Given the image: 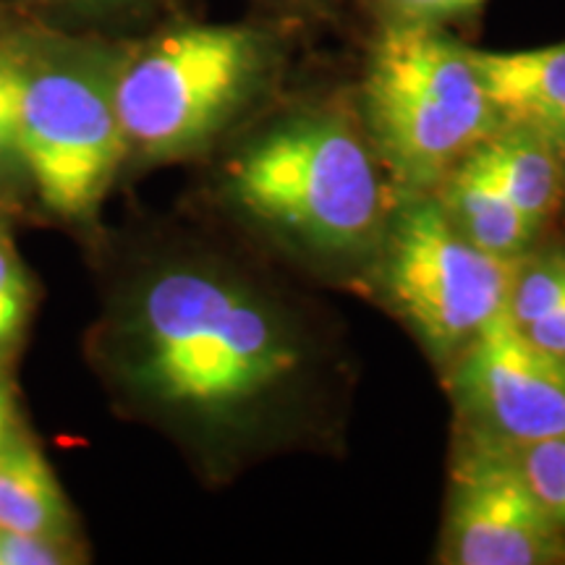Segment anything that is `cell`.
<instances>
[{"label": "cell", "instance_id": "6da1fadb", "mask_svg": "<svg viewBox=\"0 0 565 565\" xmlns=\"http://www.w3.org/2000/svg\"><path fill=\"white\" fill-rule=\"evenodd\" d=\"M103 353L131 404L233 463L320 448L341 429V335L299 288L242 259L147 267L113 303Z\"/></svg>", "mask_w": 565, "mask_h": 565}, {"label": "cell", "instance_id": "7a4b0ae2", "mask_svg": "<svg viewBox=\"0 0 565 565\" xmlns=\"http://www.w3.org/2000/svg\"><path fill=\"white\" fill-rule=\"evenodd\" d=\"M393 179L362 118L341 103L296 108L231 160V202L320 273H372L395 210Z\"/></svg>", "mask_w": 565, "mask_h": 565}, {"label": "cell", "instance_id": "3957f363", "mask_svg": "<svg viewBox=\"0 0 565 565\" xmlns=\"http://www.w3.org/2000/svg\"><path fill=\"white\" fill-rule=\"evenodd\" d=\"M280 42L252 24H186L124 53L116 82L129 154L175 160L204 150L267 95Z\"/></svg>", "mask_w": 565, "mask_h": 565}, {"label": "cell", "instance_id": "277c9868", "mask_svg": "<svg viewBox=\"0 0 565 565\" xmlns=\"http://www.w3.org/2000/svg\"><path fill=\"white\" fill-rule=\"evenodd\" d=\"M359 118L406 194L435 192L500 129L475 51L437 26H380Z\"/></svg>", "mask_w": 565, "mask_h": 565}, {"label": "cell", "instance_id": "5b68a950", "mask_svg": "<svg viewBox=\"0 0 565 565\" xmlns=\"http://www.w3.org/2000/svg\"><path fill=\"white\" fill-rule=\"evenodd\" d=\"M121 58L89 42L32 51L21 92L19 158L55 215L89 217L129 154L116 103Z\"/></svg>", "mask_w": 565, "mask_h": 565}, {"label": "cell", "instance_id": "8992f818", "mask_svg": "<svg viewBox=\"0 0 565 565\" xmlns=\"http://www.w3.org/2000/svg\"><path fill=\"white\" fill-rule=\"evenodd\" d=\"M515 259L463 238L435 192L395 204L370 278L435 362L448 366L505 312Z\"/></svg>", "mask_w": 565, "mask_h": 565}, {"label": "cell", "instance_id": "52a82bcc", "mask_svg": "<svg viewBox=\"0 0 565 565\" xmlns=\"http://www.w3.org/2000/svg\"><path fill=\"white\" fill-rule=\"evenodd\" d=\"M448 372L463 435L508 450L565 435V359L534 345L505 312Z\"/></svg>", "mask_w": 565, "mask_h": 565}, {"label": "cell", "instance_id": "ba28073f", "mask_svg": "<svg viewBox=\"0 0 565 565\" xmlns=\"http://www.w3.org/2000/svg\"><path fill=\"white\" fill-rule=\"evenodd\" d=\"M563 555V529L529 487L515 450L463 435L450 469L440 561L540 565Z\"/></svg>", "mask_w": 565, "mask_h": 565}, {"label": "cell", "instance_id": "9c48e42d", "mask_svg": "<svg viewBox=\"0 0 565 565\" xmlns=\"http://www.w3.org/2000/svg\"><path fill=\"white\" fill-rule=\"evenodd\" d=\"M500 126L545 139L565 160V42L534 51H475Z\"/></svg>", "mask_w": 565, "mask_h": 565}, {"label": "cell", "instance_id": "30bf717a", "mask_svg": "<svg viewBox=\"0 0 565 565\" xmlns=\"http://www.w3.org/2000/svg\"><path fill=\"white\" fill-rule=\"evenodd\" d=\"M479 147L458 162L435 189V196L463 238L500 259H519L534 242L536 231L494 181Z\"/></svg>", "mask_w": 565, "mask_h": 565}, {"label": "cell", "instance_id": "8fae6325", "mask_svg": "<svg viewBox=\"0 0 565 565\" xmlns=\"http://www.w3.org/2000/svg\"><path fill=\"white\" fill-rule=\"evenodd\" d=\"M0 529L74 536L58 479L21 429L0 448Z\"/></svg>", "mask_w": 565, "mask_h": 565}, {"label": "cell", "instance_id": "7c38bea8", "mask_svg": "<svg viewBox=\"0 0 565 565\" xmlns=\"http://www.w3.org/2000/svg\"><path fill=\"white\" fill-rule=\"evenodd\" d=\"M479 150L508 200L540 233L563 196L565 160L545 139L513 126H500Z\"/></svg>", "mask_w": 565, "mask_h": 565}, {"label": "cell", "instance_id": "4fadbf2b", "mask_svg": "<svg viewBox=\"0 0 565 565\" xmlns=\"http://www.w3.org/2000/svg\"><path fill=\"white\" fill-rule=\"evenodd\" d=\"M561 301H565V254L547 252L532 259H524L521 254L513 265L508 291V320L521 330L553 312Z\"/></svg>", "mask_w": 565, "mask_h": 565}, {"label": "cell", "instance_id": "5bb4252c", "mask_svg": "<svg viewBox=\"0 0 565 565\" xmlns=\"http://www.w3.org/2000/svg\"><path fill=\"white\" fill-rule=\"evenodd\" d=\"M32 312V280L13 249L11 236L0 231V366L17 353Z\"/></svg>", "mask_w": 565, "mask_h": 565}, {"label": "cell", "instance_id": "9a60e30c", "mask_svg": "<svg viewBox=\"0 0 565 565\" xmlns=\"http://www.w3.org/2000/svg\"><path fill=\"white\" fill-rule=\"evenodd\" d=\"M34 45L26 40H0V166L19 160V113Z\"/></svg>", "mask_w": 565, "mask_h": 565}, {"label": "cell", "instance_id": "2e32d148", "mask_svg": "<svg viewBox=\"0 0 565 565\" xmlns=\"http://www.w3.org/2000/svg\"><path fill=\"white\" fill-rule=\"evenodd\" d=\"M521 471L545 511L565 532V435L515 450Z\"/></svg>", "mask_w": 565, "mask_h": 565}, {"label": "cell", "instance_id": "e0dca14e", "mask_svg": "<svg viewBox=\"0 0 565 565\" xmlns=\"http://www.w3.org/2000/svg\"><path fill=\"white\" fill-rule=\"evenodd\" d=\"M380 26H437L466 19L484 6V0H364Z\"/></svg>", "mask_w": 565, "mask_h": 565}, {"label": "cell", "instance_id": "ac0fdd59", "mask_svg": "<svg viewBox=\"0 0 565 565\" xmlns=\"http://www.w3.org/2000/svg\"><path fill=\"white\" fill-rule=\"evenodd\" d=\"M79 561L82 550L74 545V536L0 529V565H66Z\"/></svg>", "mask_w": 565, "mask_h": 565}, {"label": "cell", "instance_id": "d6986e66", "mask_svg": "<svg viewBox=\"0 0 565 565\" xmlns=\"http://www.w3.org/2000/svg\"><path fill=\"white\" fill-rule=\"evenodd\" d=\"M521 333L534 345H540L542 351L553 353L557 359H565V301L557 303L553 312H547L540 320L521 328Z\"/></svg>", "mask_w": 565, "mask_h": 565}, {"label": "cell", "instance_id": "ffe728a7", "mask_svg": "<svg viewBox=\"0 0 565 565\" xmlns=\"http://www.w3.org/2000/svg\"><path fill=\"white\" fill-rule=\"evenodd\" d=\"M19 414H17V401H13L11 385L0 377V448L19 433Z\"/></svg>", "mask_w": 565, "mask_h": 565}, {"label": "cell", "instance_id": "44dd1931", "mask_svg": "<svg viewBox=\"0 0 565 565\" xmlns=\"http://www.w3.org/2000/svg\"><path fill=\"white\" fill-rule=\"evenodd\" d=\"M273 3H280V6H303V3H315V0H273Z\"/></svg>", "mask_w": 565, "mask_h": 565}, {"label": "cell", "instance_id": "7402d4cb", "mask_svg": "<svg viewBox=\"0 0 565 565\" xmlns=\"http://www.w3.org/2000/svg\"><path fill=\"white\" fill-rule=\"evenodd\" d=\"M66 3H116V0H66Z\"/></svg>", "mask_w": 565, "mask_h": 565}, {"label": "cell", "instance_id": "603a6c76", "mask_svg": "<svg viewBox=\"0 0 565 565\" xmlns=\"http://www.w3.org/2000/svg\"><path fill=\"white\" fill-rule=\"evenodd\" d=\"M0 231H3V223H0Z\"/></svg>", "mask_w": 565, "mask_h": 565}]
</instances>
